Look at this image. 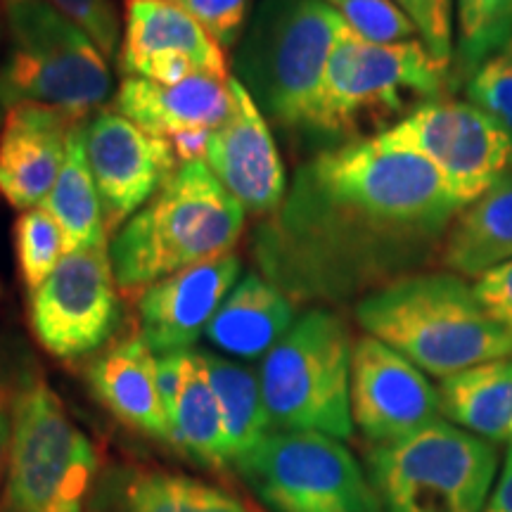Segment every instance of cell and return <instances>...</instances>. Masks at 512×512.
Returning a JSON list of instances; mask_svg holds the SVG:
<instances>
[{"mask_svg": "<svg viewBox=\"0 0 512 512\" xmlns=\"http://www.w3.org/2000/svg\"><path fill=\"white\" fill-rule=\"evenodd\" d=\"M463 211L425 157L380 136L330 145L294 171L252 252L292 302L337 304L418 273Z\"/></svg>", "mask_w": 512, "mask_h": 512, "instance_id": "cell-1", "label": "cell"}, {"mask_svg": "<svg viewBox=\"0 0 512 512\" xmlns=\"http://www.w3.org/2000/svg\"><path fill=\"white\" fill-rule=\"evenodd\" d=\"M356 320L366 335L441 380L512 356V337L484 311L475 287L451 271H418L366 294Z\"/></svg>", "mask_w": 512, "mask_h": 512, "instance_id": "cell-2", "label": "cell"}, {"mask_svg": "<svg viewBox=\"0 0 512 512\" xmlns=\"http://www.w3.org/2000/svg\"><path fill=\"white\" fill-rule=\"evenodd\" d=\"M451 83V67L420 38L370 43L344 27L299 133L335 145L380 136Z\"/></svg>", "mask_w": 512, "mask_h": 512, "instance_id": "cell-3", "label": "cell"}, {"mask_svg": "<svg viewBox=\"0 0 512 512\" xmlns=\"http://www.w3.org/2000/svg\"><path fill=\"white\" fill-rule=\"evenodd\" d=\"M247 211L204 162L183 164L110 245L121 290H140L230 252Z\"/></svg>", "mask_w": 512, "mask_h": 512, "instance_id": "cell-4", "label": "cell"}, {"mask_svg": "<svg viewBox=\"0 0 512 512\" xmlns=\"http://www.w3.org/2000/svg\"><path fill=\"white\" fill-rule=\"evenodd\" d=\"M344 27L325 0H259L233 67L271 124L302 131Z\"/></svg>", "mask_w": 512, "mask_h": 512, "instance_id": "cell-5", "label": "cell"}, {"mask_svg": "<svg viewBox=\"0 0 512 512\" xmlns=\"http://www.w3.org/2000/svg\"><path fill=\"white\" fill-rule=\"evenodd\" d=\"M100 456L43 375L19 384L0 512H88Z\"/></svg>", "mask_w": 512, "mask_h": 512, "instance_id": "cell-6", "label": "cell"}, {"mask_svg": "<svg viewBox=\"0 0 512 512\" xmlns=\"http://www.w3.org/2000/svg\"><path fill=\"white\" fill-rule=\"evenodd\" d=\"M351 351L349 328L335 311L316 306L294 318L259 370L271 432L351 437Z\"/></svg>", "mask_w": 512, "mask_h": 512, "instance_id": "cell-7", "label": "cell"}, {"mask_svg": "<svg viewBox=\"0 0 512 512\" xmlns=\"http://www.w3.org/2000/svg\"><path fill=\"white\" fill-rule=\"evenodd\" d=\"M12 50L0 64V105L38 102L86 119L112 93L105 55L48 0H0Z\"/></svg>", "mask_w": 512, "mask_h": 512, "instance_id": "cell-8", "label": "cell"}, {"mask_svg": "<svg viewBox=\"0 0 512 512\" xmlns=\"http://www.w3.org/2000/svg\"><path fill=\"white\" fill-rule=\"evenodd\" d=\"M366 463L382 512H484L496 477L489 441L439 418L370 444Z\"/></svg>", "mask_w": 512, "mask_h": 512, "instance_id": "cell-9", "label": "cell"}, {"mask_svg": "<svg viewBox=\"0 0 512 512\" xmlns=\"http://www.w3.org/2000/svg\"><path fill=\"white\" fill-rule=\"evenodd\" d=\"M233 467L266 512H382L368 472L328 434L268 432Z\"/></svg>", "mask_w": 512, "mask_h": 512, "instance_id": "cell-10", "label": "cell"}, {"mask_svg": "<svg viewBox=\"0 0 512 512\" xmlns=\"http://www.w3.org/2000/svg\"><path fill=\"white\" fill-rule=\"evenodd\" d=\"M380 138L425 157L463 209L512 169L510 131L470 100L425 102Z\"/></svg>", "mask_w": 512, "mask_h": 512, "instance_id": "cell-11", "label": "cell"}, {"mask_svg": "<svg viewBox=\"0 0 512 512\" xmlns=\"http://www.w3.org/2000/svg\"><path fill=\"white\" fill-rule=\"evenodd\" d=\"M31 330L62 361L95 354L119 323L117 278L107 245L67 254L34 294Z\"/></svg>", "mask_w": 512, "mask_h": 512, "instance_id": "cell-12", "label": "cell"}, {"mask_svg": "<svg viewBox=\"0 0 512 512\" xmlns=\"http://www.w3.org/2000/svg\"><path fill=\"white\" fill-rule=\"evenodd\" d=\"M439 392L406 356L375 337L351 351V420L370 444H389L437 420Z\"/></svg>", "mask_w": 512, "mask_h": 512, "instance_id": "cell-13", "label": "cell"}, {"mask_svg": "<svg viewBox=\"0 0 512 512\" xmlns=\"http://www.w3.org/2000/svg\"><path fill=\"white\" fill-rule=\"evenodd\" d=\"M86 157L110 228L138 214L178 171L171 143L114 110L86 121Z\"/></svg>", "mask_w": 512, "mask_h": 512, "instance_id": "cell-14", "label": "cell"}, {"mask_svg": "<svg viewBox=\"0 0 512 512\" xmlns=\"http://www.w3.org/2000/svg\"><path fill=\"white\" fill-rule=\"evenodd\" d=\"M119 67L126 76L166 86L190 76L228 81L221 43L169 0H126Z\"/></svg>", "mask_w": 512, "mask_h": 512, "instance_id": "cell-15", "label": "cell"}, {"mask_svg": "<svg viewBox=\"0 0 512 512\" xmlns=\"http://www.w3.org/2000/svg\"><path fill=\"white\" fill-rule=\"evenodd\" d=\"M233 107L211 131L204 164L247 214L271 216L285 200L287 178L264 112L238 79H230Z\"/></svg>", "mask_w": 512, "mask_h": 512, "instance_id": "cell-16", "label": "cell"}, {"mask_svg": "<svg viewBox=\"0 0 512 512\" xmlns=\"http://www.w3.org/2000/svg\"><path fill=\"white\" fill-rule=\"evenodd\" d=\"M114 112L150 136L174 147L178 162H202L211 131L233 107L230 79L190 76L181 83H157L126 76L114 95Z\"/></svg>", "mask_w": 512, "mask_h": 512, "instance_id": "cell-17", "label": "cell"}, {"mask_svg": "<svg viewBox=\"0 0 512 512\" xmlns=\"http://www.w3.org/2000/svg\"><path fill=\"white\" fill-rule=\"evenodd\" d=\"M240 271V259L228 252L145 287L138 302V320L140 337L152 354L190 351L228 292L238 285Z\"/></svg>", "mask_w": 512, "mask_h": 512, "instance_id": "cell-18", "label": "cell"}, {"mask_svg": "<svg viewBox=\"0 0 512 512\" xmlns=\"http://www.w3.org/2000/svg\"><path fill=\"white\" fill-rule=\"evenodd\" d=\"M74 114L38 102H19L0 128V195L27 211L46 204L67 157L69 136L81 124Z\"/></svg>", "mask_w": 512, "mask_h": 512, "instance_id": "cell-19", "label": "cell"}, {"mask_svg": "<svg viewBox=\"0 0 512 512\" xmlns=\"http://www.w3.org/2000/svg\"><path fill=\"white\" fill-rule=\"evenodd\" d=\"M88 512H261L245 498L183 472L112 465L100 472Z\"/></svg>", "mask_w": 512, "mask_h": 512, "instance_id": "cell-20", "label": "cell"}, {"mask_svg": "<svg viewBox=\"0 0 512 512\" xmlns=\"http://www.w3.org/2000/svg\"><path fill=\"white\" fill-rule=\"evenodd\" d=\"M155 361L143 337H128L95 358L86 375L95 399L114 418L147 437L169 441L171 422L159 399Z\"/></svg>", "mask_w": 512, "mask_h": 512, "instance_id": "cell-21", "label": "cell"}, {"mask_svg": "<svg viewBox=\"0 0 512 512\" xmlns=\"http://www.w3.org/2000/svg\"><path fill=\"white\" fill-rule=\"evenodd\" d=\"M292 323V299L264 275L252 271L228 292L209 320L204 337L223 354L254 361L264 358Z\"/></svg>", "mask_w": 512, "mask_h": 512, "instance_id": "cell-22", "label": "cell"}, {"mask_svg": "<svg viewBox=\"0 0 512 512\" xmlns=\"http://www.w3.org/2000/svg\"><path fill=\"white\" fill-rule=\"evenodd\" d=\"M512 261V169L456 216L439 264L460 278H479Z\"/></svg>", "mask_w": 512, "mask_h": 512, "instance_id": "cell-23", "label": "cell"}, {"mask_svg": "<svg viewBox=\"0 0 512 512\" xmlns=\"http://www.w3.org/2000/svg\"><path fill=\"white\" fill-rule=\"evenodd\" d=\"M439 411L477 437L503 441L512 425V356L479 363L439 384Z\"/></svg>", "mask_w": 512, "mask_h": 512, "instance_id": "cell-24", "label": "cell"}, {"mask_svg": "<svg viewBox=\"0 0 512 512\" xmlns=\"http://www.w3.org/2000/svg\"><path fill=\"white\" fill-rule=\"evenodd\" d=\"M43 207L55 216L67 254L107 245L105 211L86 157V121H81L69 136L62 171Z\"/></svg>", "mask_w": 512, "mask_h": 512, "instance_id": "cell-25", "label": "cell"}, {"mask_svg": "<svg viewBox=\"0 0 512 512\" xmlns=\"http://www.w3.org/2000/svg\"><path fill=\"white\" fill-rule=\"evenodd\" d=\"M169 420V441L190 460L211 470L230 465L223 415L200 351L190 349L185 356V380Z\"/></svg>", "mask_w": 512, "mask_h": 512, "instance_id": "cell-26", "label": "cell"}, {"mask_svg": "<svg viewBox=\"0 0 512 512\" xmlns=\"http://www.w3.org/2000/svg\"><path fill=\"white\" fill-rule=\"evenodd\" d=\"M204 366L216 401H219L223 427H226V444L230 465L249 448H254L261 439L271 432L268 415L261 394V382L254 370L230 358L216 354H202Z\"/></svg>", "mask_w": 512, "mask_h": 512, "instance_id": "cell-27", "label": "cell"}, {"mask_svg": "<svg viewBox=\"0 0 512 512\" xmlns=\"http://www.w3.org/2000/svg\"><path fill=\"white\" fill-rule=\"evenodd\" d=\"M456 29L453 83H465L512 43V0H456Z\"/></svg>", "mask_w": 512, "mask_h": 512, "instance_id": "cell-28", "label": "cell"}, {"mask_svg": "<svg viewBox=\"0 0 512 512\" xmlns=\"http://www.w3.org/2000/svg\"><path fill=\"white\" fill-rule=\"evenodd\" d=\"M15 254L22 283L34 294L67 256L62 230L55 216L43 207L22 211L15 221Z\"/></svg>", "mask_w": 512, "mask_h": 512, "instance_id": "cell-29", "label": "cell"}, {"mask_svg": "<svg viewBox=\"0 0 512 512\" xmlns=\"http://www.w3.org/2000/svg\"><path fill=\"white\" fill-rule=\"evenodd\" d=\"M344 24L370 43H401L415 38V27L392 0H325Z\"/></svg>", "mask_w": 512, "mask_h": 512, "instance_id": "cell-30", "label": "cell"}, {"mask_svg": "<svg viewBox=\"0 0 512 512\" xmlns=\"http://www.w3.org/2000/svg\"><path fill=\"white\" fill-rule=\"evenodd\" d=\"M465 95L472 105L512 131V43L479 64L465 81Z\"/></svg>", "mask_w": 512, "mask_h": 512, "instance_id": "cell-31", "label": "cell"}, {"mask_svg": "<svg viewBox=\"0 0 512 512\" xmlns=\"http://www.w3.org/2000/svg\"><path fill=\"white\" fill-rule=\"evenodd\" d=\"M411 19L425 48L451 67L453 64V0H392Z\"/></svg>", "mask_w": 512, "mask_h": 512, "instance_id": "cell-32", "label": "cell"}, {"mask_svg": "<svg viewBox=\"0 0 512 512\" xmlns=\"http://www.w3.org/2000/svg\"><path fill=\"white\" fill-rule=\"evenodd\" d=\"M188 12L223 48H233L247 29L252 0H169Z\"/></svg>", "mask_w": 512, "mask_h": 512, "instance_id": "cell-33", "label": "cell"}, {"mask_svg": "<svg viewBox=\"0 0 512 512\" xmlns=\"http://www.w3.org/2000/svg\"><path fill=\"white\" fill-rule=\"evenodd\" d=\"M57 12L74 22L105 57L117 53L119 17L112 0H48Z\"/></svg>", "mask_w": 512, "mask_h": 512, "instance_id": "cell-34", "label": "cell"}, {"mask_svg": "<svg viewBox=\"0 0 512 512\" xmlns=\"http://www.w3.org/2000/svg\"><path fill=\"white\" fill-rule=\"evenodd\" d=\"M31 361L12 354H0V496H3L5 475H8L12 427H15V403L19 384Z\"/></svg>", "mask_w": 512, "mask_h": 512, "instance_id": "cell-35", "label": "cell"}, {"mask_svg": "<svg viewBox=\"0 0 512 512\" xmlns=\"http://www.w3.org/2000/svg\"><path fill=\"white\" fill-rule=\"evenodd\" d=\"M472 287L484 311L512 337V261L479 275Z\"/></svg>", "mask_w": 512, "mask_h": 512, "instance_id": "cell-36", "label": "cell"}, {"mask_svg": "<svg viewBox=\"0 0 512 512\" xmlns=\"http://www.w3.org/2000/svg\"><path fill=\"white\" fill-rule=\"evenodd\" d=\"M185 356H188V351H178V354L157 356V361H155L159 399H162L164 411L169 418H171V413H174V406H176L178 394H181V387L185 380Z\"/></svg>", "mask_w": 512, "mask_h": 512, "instance_id": "cell-37", "label": "cell"}, {"mask_svg": "<svg viewBox=\"0 0 512 512\" xmlns=\"http://www.w3.org/2000/svg\"><path fill=\"white\" fill-rule=\"evenodd\" d=\"M484 512H512V448L505 456L501 477H498V484Z\"/></svg>", "mask_w": 512, "mask_h": 512, "instance_id": "cell-38", "label": "cell"}, {"mask_svg": "<svg viewBox=\"0 0 512 512\" xmlns=\"http://www.w3.org/2000/svg\"><path fill=\"white\" fill-rule=\"evenodd\" d=\"M510 439H512V425H510ZM512 448V446H510Z\"/></svg>", "mask_w": 512, "mask_h": 512, "instance_id": "cell-39", "label": "cell"}, {"mask_svg": "<svg viewBox=\"0 0 512 512\" xmlns=\"http://www.w3.org/2000/svg\"><path fill=\"white\" fill-rule=\"evenodd\" d=\"M0 19H3V15H0Z\"/></svg>", "mask_w": 512, "mask_h": 512, "instance_id": "cell-40", "label": "cell"}, {"mask_svg": "<svg viewBox=\"0 0 512 512\" xmlns=\"http://www.w3.org/2000/svg\"><path fill=\"white\" fill-rule=\"evenodd\" d=\"M510 136H512V131H510Z\"/></svg>", "mask_w": 512, "mask_h": 512, "instance_id": "cell-41", "label": "cell"}]
</instances>
